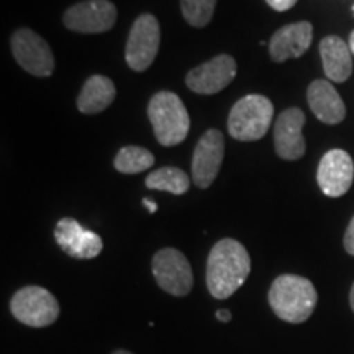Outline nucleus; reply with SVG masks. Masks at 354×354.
Here are the masks:
<instances>
[{"label":"nucleus","instance_id":"nucleus-1","mask_svg":"<svg viewBox=\"0 0 354 354\" xmlns=\"http://www.w3.org/2000/svg\"><path fill=\"white\" fill-rule=\"evenodd\" d=\"M251 272V258L240 241L225 238L212 248L207 261V287L212 297L225 300L233 295Z\"/></svg>","mask_w":354,"mask_h":354},{"label":"nucleus","instance_id":"nucleus-2","mask_svg":"<svg viewBox=\"0 0 354 354\" xmlns=\"http://www.w3.org/2000/svg\"><path fill=\"white\" fill-rule=\"evenodd\" d=\"M269 305L281 320L302 323L312 317L318 294L308 279L295 274H282L269 289Z\"/></svg>","mask_w":354,"mask_h":354},{"label":"nucleus","instance_id":"nucleus-3","mask_svg":"<svg viewBox=\"0 0 354 354\" xmlns=\"http://www.w3.org/2000/svg\"><path fill=\"white\" fill-rule=\"evenodd\" d=\"M148 118L162 146L180 145L187 138L190 117L184 102L174 92H158L148 104Z\"/></svg>","mask_w":354,"mask_h":354},{"label":"nucleus","instance_id":"nucleus-4","mask_svg":"<svg viewBox=\"0 0 354 354\" xmlns=\"http://www.w3.org/2000/svg\"><path fill=\"white\" fill-rule=\"evenodd\" d=\"M274 115L272 102L264 95H246L233 105L228 131L238 141H258L268 133Z\"/></svg>","mask_w":354,"mask_h":354},{"label":"nucleus","instance_id":"nucleus-5","mask_svg":"<svg viewBox=\"0 0 354 354\" xmlns=\"http://www.w3.org/2000/svg\"><path fill=\"white\" fill-rule=\"evenodd\" d=\"M10 312L20 323L33 328L53 325L59 317V302L50 290L39 286H26L17 290L10 300Z\"/></svg>","mask_w":354,"mask_h":354},{"label":"nucleus","instance_id":"nucleus-6","mask_svg":"<svg viewBox=\"0 0 354 354\" xmlns=\"http://www.w3.org/2000/svg\"><path fill=\"white\" fill-rule=\"evenodd\" d=\"M161 44V28L159 21L151 13H143L133 21L128 35L125 59L136 73H143L156 59Z\"/></svg>","mask_w":354,"mask_h":354},{"label":"nucleus","instance_id":"nucleus-7","mask_svg":"<svg viewBox=\"0 0 354 354\" xmlns=\"http://www.w3.org/2000/svg\"><path fill=\"white\" fill-rule=\"evenodd\" d=\"M153 276L158 286L174 297L187 295L194 286L192 268L187 258L174 248L159 250L153 258Z\"/></svg>","mask_w":354,"mask_h":354},{"label":"nucleus","instance_id":"nucleus-8","mask_svg":"<svg viewBox=\"0 0 354 354\" xmlns=\"http://www.w3.org/2000/svg\"><path fill=\"white\" fill-rule=\"evenodd\" d=\"M15 61L35 77H50L55 71V55L50 44L30 28H20L10 38Z\"/></svg>","mask_w":354,"mask_h":354},{"label":"nucleus","instance_id":"nucleus-9","mask_svg":"<svg viewBox=\"0 0 354 354\" xmlns=\"http://www.w3.org/2000/svg\"><path fill=\"white\" fill-rule=\"evenodd\" d=\"M117 7L110 0H84L69 7L63 15V24L76 33H104L113 28Z\"/></svg>","mask_w":354,"mask_h":354},{"label":"nucleus","instance_id":"nucleus-10","mask_svg":"<svg viewBox=\"0 0 354 354\" xmlns=\"http://www.w3.org/2000/svg\"><path fill=\"white\" fill-rule=\"evenodd\" d=\"M223 133L216 128H210L201 136L192 156V180L198 189H207L214 184L223 162Z\"/></svg>","mask_w":354,"mask_h":354},{"label":"nucleus","instance_id":"nucleus-11","mask_svg":"<svg viewBox=\"0 0 354 354\" xmlns=\"http://www.w3.org/2000/svg\"><path fill=\"white\" fill-rule=\"evenodd\" d=\"M236 76V61L230 55H220L189 71L185 84L192 92L202 95L218 94Z\"/></svg>","mask_w":354,"mask_h":354},{"label":"nucleus","instance_id":"nucleus-12","mask_svg":"<svg viewBox=\"0 0 354 354\" xmlns=\"http://www.w3.org/2000/svg\"><path fill=\"white\" fill-rule=\"evenodd\" d=\"M353 159L343 149H331L322 158L317 171V183L328 197H342L353 184Z\"/></svg>","mask_w":354,"mask_h":354},{"label":"nucleus","instance_id":"nucleus-13","mask_svg":"<svg viewBox=\"0 0 354 354\" xmlns=\"http://www.w3.org/2000/svg\"><path fill=\"white\" fill-rule=\"evenodd\" d=\"M55 240L66 254L74 259H94L102 253V238L81 227L77 220L61 218L55 228Z\"/></svg>","mask_w":354,"mask_h":354},{"label":"nucleus","instance_id":"nucleus-14","mask_svg":"<svg viewBox=\"0 0 354 354\" xmlns=\"http://www.w3.org/2000/svg\"><path fill=\"white\" fill-rule=\"evenodd\" d=\"M305 125V113L300 109H287L277 117L274 125V146L276 153L286 161H297L305 154L302 128Z\"/></svg>","mask_w":354,"mask_h":354},{"label":"nucleus","instance_id":"nucleus-15","mask_svg":"<svg viewBox=\"0 0 354 354\" xmlns=\"http://www.w3.org/2000/svg\"><path fill=\"white\" fill-rule=\"evenodd\" d=\"M313 26L310 21H297L279 28L269 41V56L274 63L300 57L312 44Z\"/></svg>","mask_w":354,"mask_h":354},{"label":"nucleus","instance_id":"nucleus-16","mask_svg":"<svg viewBox=\"0 0 354 354\" xmlns=\"http://www.w3.org/2000/svg\"><path fill=\"white\" fill-rule=\"evenodd\" d=\"M308 107L315 113L318 120L326 125L342 123L346 117V107L333 84L323 79H317L307 88Z\"/></svg>","mask_w":354,"mask_h":354},{"label":"nucleus","instance_id":"nucleus-17","mask_svg":"<svg viewBox=\"0 0 354 354\" xmlns=\"http://www.w3.org/2000/svg\"><path fill=\"white\" fill-rule=\"evenodd\" d=\"M351 50L343 38L330 35L320 41V56L326 77L333 82L348 81L353 73Z\"/></svg>","mask_w":354,"mask_h":354},{"label":"nucleus","instance_id":"nucleus-18","mask_svg":"<svg viewBox=\"0 0 354 354\" xmlns=\"http://www.w3.org/2000/svg\"><path fill=\"white\" fill-rule=\"evenodd\" d=\"M115 84L112 79L95 74L91 76L82 86L81 94L77 97V109L81 113L94 115L104 112L115 100Z\"/></svg>","mask_w":354,"mask_h":354},{"label":"nucleus","instance_id":"nucleus-19","mask_svg":"<svg viewBox=\"0 0 354 354\" xmlns=\"http://www.w3.org/2000/svg\"><path fill=\"white\" fill-rule=\"evenodd\" d=\"M146 187L151 190H165L174 196H183L190 187V177L179 167H161L146 177Z\"/></svg>","mask_w":354,"mask_h":354},{"label":"nucleus","instance_id":"nucleus-20","mask_svg":"<svg viewBox=\"0 0 354 354\" xmlns=\"http://www.w3.org/2000/svg\"><path fill=\"white\" fill-rule=\"evenodd\" d=\"M154 165L151 151L141 146H125L113 159L115 169L122 174H138Z\"/></svg>","mask_w":354,"mask_h":354},{"label":"nucleus","instance_id":"nucleus-21","mask_svg":"<svg viewBox=\"0 0 354 354\" xmlns=\"http://www.w3.org/2000/svg\"><path fill=\"white\" fill-rule=\"evenodd\" d=\"M216 0H180V10L190 26L203 28L215 13Z\"/></svg>","mask_w":354,"mask_h":354},{"label":"nucleus","instance_id":"nucleus-22","mask_svg":"<svg viewBox=\"0 0 354 354\" xmlns=\"http://www.w3.org/2000/svg\"><path fill=\"white\" fill-rule=\"evenodd\" d=\"M343 245H344V250H346V253L354 256V216L351 218V221H349L346 233H344Z\"/></svg>","mask_w":354,"mask_h":354},{"label":"nucleus","instance_id":"nucleus-23","mask_svg":"<svg viewBox=\"0 0 354 354\" xmlns=\"http://www.w3.org/2000/svg\"><path fill=\"white\" fill-rule=\"evenodd\" d=\"M266 3L276 12H287L297 3V0H266Z\"/></svg>","mask_w":354,"mask_h":354},{"label":"nucleus","instance_id":"nucleus-24","mask_svg":"<svg viewBox=\"0 0 354 354\" xmlns=\"http://www.w3.org/2000/svg\"><path fill=\"white\" fill-rule=\"evenodd\" d=\"M216 318H218L220 322L227 323L232 320V313H230V310H218V312H216Z\"/></svg>","mask_w":354,"mask_h":354},{"label":"nucleus","instance_id":"nucleus-25","mask_svg":"<svg viewBox=\"0 0 354 354\" xmlns=\"http://www.w3.org/2000/svg\"><path fill=\"white\" fill-rule=\"evenodd\" d=\"M143 203L146 205V209H148L149 212H151V214H154V212L158 210V205H156V203H154L153 201H148V198H145Z\"/></svg>","mask_w":354,"mask_h":354},{"label":"nucleus","instance_id":"nucleus-26","mask_svg":"<svg viewBox=\"0 0 354 354\" xmlns=\"http://www.w3.org/2000/svg\"><path fill=\"white\" fill-rule=\"evenodd\" d=\"M349 50H351L354 56V30L351 32V35H349Z\"/></svg>","mask_w":354,"mask_h":354},{"label":"nucleus","instance_id":"nucleus-27","mask_svg":"<svg viewBox=\"0 0 354 354\" xmlns=\"http://www.w3.org/2000/svg\"><path fill=\"white\" fill-rule=\"evenodd\" d=\"M349 304H351V308H353V312H354V284L351 287V292H349Z\"/></svg>","mask_w":354,"mask_h":354},{"label":"nucleus","instance_id":"nucleus-28","mask_svg":"<svg viewBox=\"0 0 354 354\" xmlns=\"http://www.w3.org/2000/svg\"><path fill=\"white\" fill-rule=\"evenodd\" d=\"M112 354H133V353L127 351V349H117V351H113Z\"/></svg>","mask_w":354,"mask_h":354}]
</instances>
